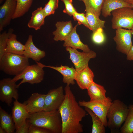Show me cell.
<instances>
[{
	"mask_svg": "<svg viewBox=\"0 0 133 133\" xmlns=\"http://www.w3.org/2000/svg\"><path fill=\"white\" fill-rule=\"evenodd\" d=\"M64 90L65 99L58 110L62 121V133H82L80 122L86 116V111L77 102L69 85H66Z\"/></svg>",
	"mask_w": 133,
	"mask_h": 133,
	"instance_id": "1",
	"label": "cell"
},
{
	"mask_svg": "<svg viewBox=\"0 0 133 133\" xmlns=\"http://www.w3.org/2000/svg\"><path fill=\"white\" fill-rule=\"evenodd\" d=\"M27 120L30 124L47 129L51 133H62V121L58 110L30 114Z\"/></svg>",
	"mask_w": 133,
	"mask_h": 133,
	"instance_id": "2",
	"label": "cell"
},
{
	"mask_svg": "<svg viewBox=\"0 0 133 133\" xmlns=\"http://www.w3.org/2000/svg\"><path fill=\"white\" fill-rule=\"evenodd\" d=\"M128 110V106L120 100L112 102L107 115V126L111 133L118 132L126 119Z\"/></svg>",
	"mask_w": 133,
	"mask_h": 133,
	"instance_id": "3",
	"label": "cell"
},
{
	"mask_svg": "<svg viewBox=\"0 0 133 133\" xmlns=\"http://www.w3.org/2000/svg\"><path fill=\"white\" fill-rule=\"evenodd\" d=\"M29 59L23 55L5 52L0 59V69L10 75H18L29 65Z\"/></svg>",
	"mask_w": 133,
	"mask_h": 133,
	"instance_id": "4",
	"label": "cell"
},
{
	"mask_svg": "<svg viewBox=\"0 0 133 133\" xmlns=\"http://www.w3.org/2000/svg\"><path fill=\"white\" fill-rule=\"evenodd\" d=\"M43 67L38 64L29 65L19 74L15 76L12 80L16 82L22 80L17 85V88L22 84L28 83L32 84H37L43 80L44 74Z\"/></svg>",
	"mask_w": 133,
	"mask_h": 133,
	"instance_id": "5",
	"label": "cell"
},
{
	"mask_svg": "<svg viewBox=\"0 0 133 133\" xmlns=\"http://www.w3.org/2000/svg\"><path fill=\"white\" fill-rule=\"evenodd\" d=\"M112 27L113 29L124 28L131 30L133 26V9L125 7L111 12Z\"/></svg>",
	"mask_w": 133,
	"mask_h": 133,
	"instance_id": "6",
	"label": "cell"
},
{
	"mask_svg": "<svg viewBox=\"0 0 133 133\" xmlns=\"http://www.w3.org/2000/svg\"><path fill=\"white\" fill-rule=\"evenodd\" d=\"M112 100L109 97L105 100L95 101H80L78 103L82 107L91 109L101 120L105 127L107 126V115Z\"/></svg>",
	"mask_w": 133,
	"mask_h": 133,
	"instance_id": "7",
	"label": "cell"
},
{
	"mask_svg": "<svg viewBox=\"0 0 133 133\" xmlns=\"http://www.w3.org/2000/svg\"><path fill=\"white\" fill-rule=\"evenodd\" d=\"M15 82L10 78H4L0 81V100L9 106L11 105L13 99L18 100L19 94Z\"/></svg>",
	"mask_w": 133,
	"mask_h": 133,
	"instance_id": "8",
	"label": "cell"
},
{
	"mask_svg": "<svg viewBox=\"0 0 133 133\" xmlns=\"http://www.w3.org/2000/svg\"><path fill=\"white\" fill-rule=\"evenodd\" d=\"M66 49L70 54V59L77 71L82 70L88 66L89 60L95 58L96 56V53L91 50L88 52H81L77 49L70 47H66Z\"/></svg>",
	"mask_w": 133,
	"mask_h": 133,
	"instance_id": "9",
	"label": "cell"
},
{
	"mask_svg": "<svg viewBox=\"0 0 133 133\" xmlns=\"http://www.w3.org/2000/svg\"><path fill=\"white\" fill-rule=\"evenodd\" d=\"M65 97L62 86L50 90L46 94L44 111L58 110L64 102Z\"/></svg>",
	"mask_w": 133,
	"mask_h": 133,
	"instance_id": "10",
	"label": "cell"
},
{
	"mask_svg": "<svg viewBox=\"0 0 133 133\" xmlns=\"http://www.w3.org/2000/svg\"><path fill=\"white\" fill-rule=\"evenodd\" d=\"M113 39L116 45L117 50L127 55L132 45L131 30L122 28L116 29Z\"/></svg>",
	"mask_w": 133,
	"mask_h": 133,
	"instance_id": "11",
	"label": "cell"
},
{
	"mask_svg": "<svg viewBox=\"0 0 133 133\" xmlns=\"http://www.w3.org/2000/svg\"><path fill=\"white\" fill-rule=\"evenodd\" d=\"M17 6L16 0H5L0 7V31L9 25L15 12Z\"/></svg>",
	"mask_w": 133,
	"mask_h": 133,
	"instance_id": "12",
	"label": "cell"
},
{
	"mask_svg": "<svg viewBox=\"0 0 133 133\" xmlns=\"http://www.w3.org/2000/svg\"><path fill=\"white\" fill-rule=\"evenodd\" d=\"M12 116L16 130L29 117L30 114L27 110L24 103H21L18 100H15L13 102L12 108Z\"/></svg>",
	"mask_w": 133,
	"mask_h": 133,
	"instance_id": "13",
	"label": "cell"
},
{
	"mask_svg": "<svg viewBox=\"0 0 133 133\" xmlns=\"http://www.w3.org/2000/svg\"><path fill=\"white\" fill-rule=\"evenodd\" d=\"M46 96V94L34 93L24 103L30 114L44 111Z\"/></svg>",
	"mask_w": 133,
	"mask_h": 133,
	"instance_id": "14",
	"label": "cell"
},
{
	"mask_svg": "<svg viewBox=\"0 0 133 133\" xmlns=\"http://www.w3.org/2000/svg\"><path fill=\"white\" fill-rule=\"evenodd\" d=\"M24 45L25 48L23 55L26 57L30 58L36 62H39L45 57V52L38 48L34 44L32 35H29Z\"/></svg>",
	"mask_w": 133,
	"mask_h": 133,
	"instance_id": "15",
	"label": "cell"
},
{
	"mask_svg": "<svg viewBox=\"0 0 133 133\" xmlns=\"http://www.w3.org/2000/svg\"><path fill=\"white\" fill-rule=\"evenodd\" d=\"M36 63L43 68H50L59 72L63 76V82L67 85H73L75 84V78L77 71L73 67H70L67 66L62 65L59 66H48L39 62Z\"/></svg>",
	"mask_w": 133,
	"mask_h": 133,
	"instance_id": "16",
	"label": "cell"
},
{
	"mask_svg": "<svg viewBox=\"0 0 133 133\" xmlns=\"http://www.w3.org/2000/svg\"><path fill=\"white\" fill-rule=\"evenodd\" d=\"M94 76L93 71L88 66L82 70L77 71L75 80L80 89H87L94 81Z\"/></svg>",
	"mask_w": 133,
	"mask_h": 133,
	"instance_id": "17",
	"label": "cell"
},
{
	"mask_svg": "<svg viewBox=\"0 0 133 133\" xmlns=\"http://www.w3.org/2000/svg\"><path fill=\"white\" fill-rule=\"evenodd\" d=\"M56 29L52 32L54 40L55 41H65L69 36L73 27L71 21L57 22L55 24Z\"/></svg>",
	"mask_w": 133,
	"mask_h": 133,
	"instance_id": "18",
	"label": "cell"
},
{
	"mask_svg": "<svg viewBox=\"0 0 133 133\" xmlns=\"http://www.w3.org/2000/svg\"><path fill=\"white\" fill-rule=\"evenodd\" d=\"M78 25L77 24L73 27L69 36L64 41L63 46L65 47H70L76 49H81L84 52H89L91 51L89 46L87 45L84 44L81 42L77 33L76 27Z\"/></svg>",
	"mask_w": 133,
	"mask_h": 133,
	"instance_id": "19",
	"label": "cell"
},
{
	"mask_svg": "<svg viewBox=\"0 0 133 133\" xmlns=\"http://www.w3.org/2000/svg\"><path fill=\"white\" fill-rule=\"evenodd\" d=\"M125 7L132 8L131 4L124 0H105L101 13L103 16L106 18L111 15L113 11Z\"/></svg>",
	"mask_w": 133,
	"mask_h": 133,
	"instance_id": "20",
	"label": "cell"
},
{
	"mask_svg": "<svg viewBox=\"0 0 133 133\" xmlns=\"http://www.w3.org/2000/svg\"><path fill=\"white\" fill-rule=\"evenodd\" d=\"M90 101L101 100L107 99L106 91L103 86L98 84L93 81L87 89Z\"/></svg>",
	"mask_w": 133,
	"mask_h": 133,
	"instance_id": "21",
	"label": "cell"
},
{
	"mask_svg": "<svg viewBox=\"0 0 133 133\" xmlns=\"http://www.w3.org/2000/svg\"><path fill=\"white\" fill-rule=\"evenodd\" d=\"M46 17L43 8L42 7L37 8L32 12L27 24L28 27L36 30L40 29L41 26L44 24Z\"/></svg>",
	"mask_w": 133,
	"mask_h": 133,
	"instance_id": "22",
	"label": "cell"
},
{
	"mask_svg": "<svg viewBox=\"0 0 133 133\" xmlns=\"http://www.w3.org/2000/svg\"><path fill=\"white\" fill-rule=\"evenodd\" d=\"M16 35L11 34L8 38L5 52L20 55H23L25 50L24 45L18 41Z\"/></svg>",
	"mask_w": 133,
	"mask_h": 133,
	"instance_id": "23",
	"label": "cell"
},
{
	"mask_svg": "<svg viewBox=\"0 0 133 133\" xmlns=\"http://www.w3.org/2000/svg\"><path fill=\"white\" fill-rule=\"evenodd\" d=\"M0 126L7 133H14L15 128L12 116L0 107Z\"/></svg>",
	"mask_w": 133,
	"mask_h": 133,
	"instance_id": "24",
	"label": "cell"
},
{
	"mask_svg": "<svg viewBox=\"0 0 133 133\" xmlns=\"http://www.w3.org/2000/svg\"><path fill=\"white\" fill-rule=\"evenodd\" d=\"M85 16L91 30L92 31L93 33L99 28L105 27V21L100 19L99 16L91 10L85 9Z\"/></svg>",
	"mask_w": 133,
	"mask_h": 133,
	"instance_id": "25",
	"label": "cell"
},
{
	"mask_svg": "<svg viewBox=\"0 0 133 133\" xmlns=\"http://www.w3.org/2000/svg\"><path fill=\"white\" fill-rule=\"evenodd\" d=\"M85 109L92 118V125L91 133H105V127L101 119L90 109L85 107Z\"/></svg>",
	"mask_w": 133,
	"mask_h": 133,
	"instance_id": "26",
	"label": "cell"
},
{
	"mask_svg": "<svg viewBox=\"0 0 133 133\" xmlns=\"http://www.w3.org/2000/svg\"><path fill=\"white\" fill-rule=\"evenodd\" d=\"M17 2L16 10L13 19L23 16L28 11L32 4L33 0H16Z\"/></svg>",
	"mask_w": 133,
	"mask_h": 133,
	"instance_id": "27",
	"label": "cell"
},
{
	"mask_svg": "<svg viewBox=\"0 0 133 133\" xmlns=\"http://www.w3.org/2000/svg\"><path fill=\"white\" fill-rule=\"evenodd\" d=\"M128 108L126 119L120 129L121 133H132L133 132V105H130Z\"/></svg>",
	"mask_w": 133,
	"mask_h": 133,
	"instance_id": "28",
	"label": "cell"
},
{
	"mask_svg": "<svg viewBox=\"0 0 133 133\" xmlns=\"http://www.w3.org/2000/svg\"><path fill=\"white\" fill-rule=\"evenodd\" d=\"M105 0H83L85 9L91 10L95 14L99 16Z\"/></svg>",
	"mask_w": 133,
	"mask_h": 133,
	"instance_id": "29",
	"label": "cell"
},
{
	"mask_svg": "<svg viewBox=\"0 0 133 133\" xmlns=\"http://www.w3.org/2000/svg\"><path fill=\"white\" fill-rule=\"evenodd\" d=\"M13 31L12 29L9 28L7 32L5 31L0 34V59L5 52L7 39Z\"/></svg>",
	"mask_w": 133,
	"mask_h": 133,
	"instance_id": "30",
	"label": "cell"
},
{
	"mask_svg": "<svg viewBox=\"0 0 133 133\" xmlns=\"http://www.w3.org/2000/svg\"><path fill=\"white\" fill-rule=\"evenodd\" d=\"M59 0H49L43 8L46 16L53 14L58 7Z\"/></svg>",
	"mask_w": 133,
	"mask_h": 133,
	"instance_id": "31",
	"label": "cell"
},
{
	"mask_svg": "<svg viewBox=\"0 0 133 133\" xmlns=\"http://www.w3.org/2000/svg\"><path fill=\"white\" fill-rule=\"evenodd\" d=\"M105 39L103 28H100L93 33L92 39L93 42L97 44L103 43Z\"/></svg>",
	"mask_w": 133,
	"mask_h": 133,
	"instance_id": "32",
	"label": "cell"
},
{
	"mask_svg": "<svg viewBox=\"0 0 133 133\" xmlns=\"http://www.w3.org/2000/svg\"><path fill=\"white\" fill-rule=\"evenodd\" d=\"M73 16L74 20L78 21V24L79 25L83 24L91 30L85 14L83 13H79L76 12L73 14Z\"/></svg>",
	"mask_w": 133,
	"mask_h": 133,
	"instance_id": "33",
	"label": "cell"
},
{
	"mask_svg": "<svg viewBox=\"0 0 133 133\" xmlns=\"http://www.w3.org/2000/svg\"><path fill=\"white\" fill-rule=\"evenodd\" d=\"M64 4L65 7L63 12L69 16H73V14L77 12L73 4L72 0H61Z\"/></svg>",
	"mask_w": 133,
	"mask_h": 133,
	"instance_id": "34",
	"label": "cell"
},
{
	"mask_svg": "<svg viewBox=\"0 0 133 133\" xmlns=\"http://www.w3.org/2000/svg\"><path fill=\"white\" fill-rule=\"evenodd\" d=\"M49 130L35 125L30 124L28 133H50Z\"/></svg>",
	"mask_w": 133,
	"mask_h": 133,
	"instance_id": "35",
	"label": "cell"
},
{
	"mask_svg": "<svg viewBox=\"0 0 133 133\" xmlns=\"http://www.w3.org/2000/svg\"><path fill=\"white\" fill-rule=\"evenodd\" d=\"M30 124L27 120L17 130L16 133H28Z\"/></svg>",
	"mask_w": 133,
	"mask_h": 133,
	"instance_id": "36",
	"label": "cell"
},
{
	"mask_svg": "<svg viewBox=\"0 0 133 133\" xmlns=\"http://www.w3.org/2000/svg\"><path fill=\"white\" fill-rule=\"evenodd\" d=\"M127 59L128 60L133 61V44L127 55Z\"/></svg>",
	"mask_w": 133,
	"mask_h": 133,
	"instance_id": "37",
	"label": "cell"
},
{
	"mask_svg": "<svg viewBox=\"0 0 133 133\" xmlns=\"http://www.w3.org/2000/svg\"><path fill=\"white\" fill-rule=\"evenodd\" d=\"M127 2L132 4H133V0H124Z\"/></svg>",
	"mask_w": 133,
	"mask_h": 133,
	"instance_id": "38",
	"label": "cell"
},
{
	"mask_svg": "<svg viewBox=\"0 0 133 133\" xmlns=\"http://www.w3.org/2000/svg\"><path fill=\"white\" fill-rule=\"evenodd\" d=\"M6 133L5 131L0 126V133Z\"/></svg>",
	"mask_w": 133,
	"mask_h": 133,
	"instance_id": "39",
	"label": "cell"
},
{
	"mask_svg": "<svg viewBox=\"0 0 133 133\" xmlns=\"http://www.w3.org/2000/svg\"><path fill=\"white\" fill-rule=\"evenodd\" d=\"M131 33L132 34V35L133 36V26L132 28V29H131Z\"/></svg>",
	"mask_w": 133,
	"mask_h": 133,
	"instance_id": "40",
	"label": "cell"
},
{
	"mask_svg": "<svg viewBox=\"0 0 133 133\" xmlns=\"http://www.w3.org/2000/svg\"><path fill=\"white\" fill-rule=\"evenodd\" d=\"M4 0H0V3L1 4Z\"/></svg>",
	"mask_w": 133,
	"mask_h": 133,
	"instance_id": "41",
	"label": "cell"
},
{
	"mask_svg": "<svg viewBox=\"0 0 133 133\" xmlns=\"http://www.w3.org/2000/svg\"><path fill=\"white\" fill-rule=\"evenodd\" d=\"M131 5H132V7L133 9V4H132Z\"/></svg>",
	"mask_w": 133,
	"mask_h": 133,
	"instance_id": "42",
	"label": "cell"
},
{
	"mask_svg": "<svg viewBox=\"0 0 133 133\" xmlns=\"http://www.w3.org/2000/svg\"><path fill=\"white\" fill-rule=\"evenodd\" d=\"M80 0V1H83V0Z\"/></svg>",
	"mask_w": 133,
	"mask_h": 133,
	"instance_id": "43",
	"label": "cell"
}]
</instances>
